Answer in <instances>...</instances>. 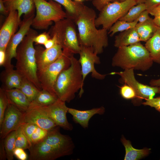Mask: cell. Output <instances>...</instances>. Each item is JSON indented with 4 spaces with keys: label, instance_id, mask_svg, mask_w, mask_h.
I'll list each match as a JSON object with an SVG mask.
<instances>
[{
    "label": "cell",
    "instance_id": "obj_48",
    "mask_svg": "<svg viewBox=\"0 0 160 160\" xmlns=\"http://www.w3.org/2000/svg\"><path fill=\"white\" fill-rule=\"evenodd\" d=\"M153 20L155 25L160 28V16L154 17Z\"/></svg>",
    "mask_w": 160,
    "mask_h": 160
},
{
    "label": "cell",
    "instance_id": "obj_34",
    "mask_svg": "<svg viewBox=\"0 0 160 160\" xmlns=\"http://www.w3.org/2000/svg\"><path fill=\"white\" fill-rule=\"evenodd\" d=\"M48 131L38 127L31 137L30 141L31 144L42 140L46 136Z\"/></svg>",
    "mask_w": 160,
    "mask_h": 160
},
{
    "label": "cell",
    "instance_id": "obj_45",
    "mask_svg": "<svg viewBox=\"0 0 160 160\" xmlns=\"http://www.w3.org/2000/svg\"><path fill=\"white\" fill-rule=\"evenodd\" d=\"M6 60V54L5 50H0V65L3 66Z\"/></svg>",
    "mask_w": 160,
    "mask_h": 160
},
{
    "label": "cell",
    "instance_id": "obj_25",
    "mask_svg": "<svg viewBox=\"0 0 160 160\" xmlns=\"http://www.w3.org/2000/svg\"><path fill=\"white\" fill-rule=\"evenodd\" d=\"M135 28L140 41L146 42L153 35L158 27L151 17L143 23H137Z\"/></svg>",
    "mask_w": 160,
    "mask_h": 160
},
{
    "label": "cell",
    "instance_id": "obj_32",
    "mask_svg": "<svg viewBox=\"0 0 160 160\" xmlns=\"http://www.w3.org/2000/svg\"><path fill=\"white\" fill-rule=\"evenodd\" d=\"M21 127L16 130L15 139V148H19L25 150L29 149L31 145Z\"/></svg>",
    "mask_w": 160,
    "mask_h": 160
},
{
    "label": "cell",
    "instance_id": "obj_36",
    "mask_svg": "<svg viewBox=\"0 0 160 160\" xmlns=\"http://www.w3.org/2000/svg\"><path fill=\"white\" fill-rule=\"evenodd\" d=\"M143 104L154 108L156 110L160 112V96L146 100Z\"/></svg>",
    "mask_w": 160,
    "mask_h": 160
},
{
    "label": "cell",
    "instance_id": "obj_13",
    "mask_svg": "<svg viewBox=\"0 0 160 160\" xmlns=\"http://www.w3.org/2000/svg\"><path fill=\"white\" fill-rule=\"evenodd\" d=\"M65 103L58 98L55 102L50 105L39 106L46 115L53 120L57 126L65 130L71 131L73 127L67 119L66 114L68 113L69 108L66 106Z\"/></svg>",
    "mask_w": 160,
    "mask_h": 160
},
{
    "label": "cell",
    "instance_id": "obj_16",
    "mask_svg": "<svg viewBox=\"0 0 160 160\" xmlns=\"http://www.w3.org/2000/svg\"><path fill=\"white\" fill-rule=\"evenodd\" d=\"M35 48L37 70L43 69L52 64L63 54L61 47L57 43L49 49H44L38 44Z\"/></svg>",
    "mask_w": 160,
    "mask_h": 160
},
{
    "label": "cell",
    "instance_id": "obj_22",
    "mask_svg": "<svg viewBox=\"0 0 160 160\" xmlns=\"http://www.w3.org/2000/svg\"><path fill=\"white\" fill-rule=\"evenodd\" d=\"M135 27L120 32L119 34L116 36L114 43V46L119 48L128 46L140 42Z\"/></svg>",
    "mask_w": 160,
    "mask_h": 160
},
{
    "label": "cell",
    "instance_id": "obj_40",
    "mask_svg": "<svg viewBox=\"0 0 160 160\" xmlns=\"http://www.w3.org/2000/svg\"><path fill=\"white\" fill-rule=\"evenodd\" d=\"M148 11L146 9L143 11L136 20L138 23H141L145 22L149 20L151 17L149 15Z\"/></svg>",
    "mask_w": 160,
    "mask_h": 160
},
{
    "label": "cell",
    "instance_id": "obj_24",
    "mask_svg": "<svg viewBox=\"0 0 160 160\" xmlns=\"http://www.w3.org/2000/svg\"><path fill=\"white\" fill-rule=\"evenodd\" d=\"M121 141L125 148V155L124 160H137L147 156L149 153L150 149L144 148L138 149L134 148L131 142L126 140L123 136L121 138Z\"/></svg>",
    "mask_w": 160,
    "mask_h": 160
},
{
    "label": "cell",
    "instance_id": "obj_6",
    "mask_svg": "<svg viewBox=\"0 0 160 160\" xmlns=\"http://www.w3.org/2000/svg\"><path fill=\"white\" fill-rule=\"evenodd\" d=\"M63 51L73 54H79L81 47L77 35L74 21L66 18L55 22L48 31Z\"/></svg>",
    "mask_w": 160,
    "mask_h": 160
},
{
    "label": "cell",
    "instance_id": "obj_3",
    "mask_svg": "<svg viewBox=\"0 0 160 160\" xmlns=\"http://www.w3.org/2000/svg\"><path fill=\"white\" fill-rule=\"evenodd\" d=\"M71 65L62 71L58 75L54 88L58 98L65 102H70L80 90L79 97L83 92L82 75L81 66L79 61L72 54L70 57Z\"/></svg>",
    "mask_w": 160,
    "mask_h": 160
},
{
    "label": "cell",
    "instance_id": "obj_51",
    "mask_svg": "<svg viewBox=\"0 0 160 160\" xmlns=\"http://www.w3.org/2000/svg\"><path fill=\"white\" fill-rule=\"evenodd\" d=\"M125 0H119L120 1H124Z\"/></svg>",
    "mask_w": 160,
    "mask_h": 160
},
{
    "label": "cell",
    "instance_id": "obj_19",
    "mask_svg": "<svg viewBox=\"0 0 160 160\" xmlns=\"http://www.w3.org/2000/svg\"><path fill=\"white\" fill-rule=\"evenodd\" d=\"M105 111L104 108L101 106L84 111L68 108V113L72 116L75 122L79 124L84 128H86L88 127L89 120L92 117L96 114H103Z\"/></svg>",
    "mask_w": 160,
    "mask_h": 160
},
{
    "label": "cell",
    "instance_id": "obj_17",
    "mask_svg": "<svg viewBox=\"0 0 160 160\" xmlns=\"http://www.w3.org/2000/svg\"><path fill=\"white\" fill-rule=\"evenodd\" d=\"M23 123L34 124L47 131L57 126L53 120L46 115L39 106L29 107L28 110L25 112Z\"/></svg>",
    "mask_w": 160,
    "mask_h": 160
},
{
    "label": "cell",
    "instance_id": "obj_49",
    "mask_svg": "<svg viewBox=\"0 0 160 160\" xmlns=\"http://www.w3.org/2000/svg\"><path fill=\"white\" fill-rule=\"evenodd\" d=\"M136 2L137 4L144 3L145 0H134Z\"/></svg>",
    "mask_w": 160,
    "mask_h": 160
},
{
    "label": "cell",
    "instance_id": "obj_27",
    "mask_svg": "<svg viewBox=\"0 0 160 160\" xmlns=\"http://www.w3.org/2000/svg\"><path fill=\"white\" fill-rule=\"evenodd\" d=\"M63 6L65 10L67 17L73 21L78 15L82 2L73 1L72 0H53Z\"/></svg>",
    "mask_w": 160,
    "mask_h": 160
},
{
    "label": "cell",
    "instance_id": "obj_12",
    "mask_svg": "<svg viewBox=\"0 0 160 160\" xmlns=\"http://www.w3.org/2000/svg\"><path fill=\"white\" fill-rule=\"evenodd\" d=\"M79 61L81 66L83 81L84 83L86 77L89 73L93 78L100 80L104 79L106 74L100 73L97 71L95 67V64L100 63V58L94 52L91 47L80 45Z\"/></svg>",
    "mask_w": 160,
    "mask_h": 160
},
{
    "label": "cell",
    "instance_id": "obj_31",
    "mask_svg": "<svg viewBox=\"0 0 160 160\" xmlns=\"http://www.w3.org/2000/svg\"><path fill=\"white\" fill-rule=\"evenodd\" d=\"M137 22L135 20L132 22H128L119 20L115 23L109 29L108 33L112 36L118 32H121L135 27Z\"/></svg>",
    "mask_w": 160,
    "mask_h": 160
},
{
    "label": "cell",
    "instance_id": "obj_35",
    "mask_svg": "<svg viewBox=\"0 0 160 160\" xmlns=\"http://www.w3.org/2000/svg\"><path fill=\"white\" fill-rule=\"evenodd\" d=\"M120 93L121 96L126 99H133L136 97V94L134 90L126 84L121 87Z\"/></svg>",
    "mask_w": 160,
    "mask_h": 160
},
{
    "label": "cell",
    "instance_id": "obj_4",
    "mask_svg": "<svg viewBox=\"0 0 160 160\" xmlns=\"http://www.w3.org/2000/svg\"><path fill=\"white\" fill-rule=\"evenodd\" d=\"M38 35L36 30L30 28L17 48L15 67L16 70L23 77L41 90L42 89L37 74L35 49L33 44V39Z\"/></svg>",
    "mask_w": 160,
    "mask_h": 160
},
{
    "label": "cell",
    "instance_id": "obj_33",
    "mask_svg": "<svg viewBox=\"0 0 160 160\" xmlns=\"http://www.w3.org/2000/svg\"><path fill=\"white\" fill-rule=\"evenodd\" d=\"M9 104L8 99L4 90L0 88V126L4 118L6 111Z\"/></svg>",
    "mask_w": 160,
    "mask_h": 160
},
{
    "label": "cell",
    "instance_id": "obj_14",
    "mask_svg": "<svg viewBox=\"0 0 160 160\" xmlns=\"http://www.w3.org/2000/svg\"><path fill=\"white\" fill-rule=\"evenodd\" d=\"M25 112L9 104L0 126L1 139H4L10 132L17 130L21 125L23 122Z\"/></svg>",
    "mask_w": 160,
    "mask_h": 160
},
{
    "label": "cell",
    "instance_id": "obj_41",
    "mask_svg": "<svg viewBox=\"0 0 160 160\" xmlns=\"http://www.w3.org/2000/svg\"><path fill=\"white\" fill-rule=\"evenodd\" d=\"M148 11L160 4V0H145L144 2Z\"/></svg>",
    "mask_w": 160,
    "mask_h": 160
},
{
    "label": "cell",
    "instance_id": "obj_46",
    "mask_svg": "<svg viewBox=\"0 0 160 160\" xmlns=\"http://www.w3.org/2000/svg\"><path fill=\"white\" fill-rule=\"evenodd\" d=\"M150 86L156 87L160 89V78L157 79H152L149 82Z\"/></svg>",
    "mask_w": 160,
    "mask_h": 160
},
{
    "label": "cell",
    "instance_id": "obj_21",
    "mask_svg": "<svg viewBox=\"0 0 160 160\" xmlns=\"http://www.w3.org/2000/svg\"><path fill=\"white\" fill-rule=\"evenodd\" d=\"M4 90L9 103L23 111L26 112L28 110L31 102L20 90L17 88H13Z\"/></svg>",
    "mask_w": 160,
    "mask_h": 160
},
{
    "label": "cell",
    "instance_id": "obj_20",
    "mask_svg": "<svg viewBox=\"0 0 160 160\" xmlns=\"http://www.w3.org/2000/svg\"><path fill=\"white\" fill-rule=\"evenodd\" d=\"M0 77L2 83L1 88L6 90L19 89L23 77L16 70L12 68L5 69L1 73Z\"/></svg>",
    "mask_w": 160,
    "mask_h": 160
},
{
    "label": "cell",
    "instance_id": "obj_26",
    "mask_svg": "<svg viewBox=\"0 0 160 160\" xmlns=\"http://www.w3.org/2000/svg\"><path fill=\"white\" fill-rule=\"evenodd\" d=\"M57 99V96L42 89L39 91L35 99L31 103L30 107L48 106L54 103Z\"/></svg>",
    "mask_w": 160,
    "mask_h": 160
},
{
    "label": "cell",
    "instance_id": "obj_15",
    "mask_svg": "<svg viewBox=\"0 0 160 160\" xmlns=\"http://www.w3.org/2000/svg\"><path fill=\"white\" fill-rule=\"evenodd\" d=\"M21 22L17 11L9 12L0 30V50H6L9 41L17 32Z\"/></svg>",
    "mask_w": 160,
    "mask_h": 160
},
{
    "label": "cell",
    "instance_id": "obj_8",
    "mask_svg": "<svg viewBox=\"0 0 160 160\" xmlns=\"http://www.w3.org/2000/svg\"><path fill=\"white\" fill-rule=\"evenodd\" d=\"M72 54L63 51V54L55 62L44 69L37 71L38 79L42 89L57 96L54 90L55 84L60 73L71 65Z\"/></svg>",
    "mask_w": 160,
    "mask_h": 160
},
{
    "label": "cell",
    "instance_id": "obj_7",
    "mask_svg": "<svg viewBox=\"0 0 160 160\" xmlns=\"http://www.w3.org/2000/svg\"><path fill=\"white\" fill-rule=\"evenodd\" d=\"M36 14L31 26L38 30L47 29L54 22L67 17L61 5L53 0H33Z\"/></svg>",
    "mask_w": 160,
    "mask_h": 160
},
{
    "label": "cell",
    "instance_id": "obj_10",
    "mask_svg": "<svg viewBox=\"0 0 160 160\" xmlns=\"http://www.w3.org/2000/svg\"><path fill=\"white\" fill-rule=\"evenodd\" d=\"M133 69L124 70L123 71L113 72L111 75H118L121 77V82L125 83L131 87L135 91L136 97L139 99H151L156 94H160V89L157 87L143 84L136 79Z\"/></svg>",
    "mask_w": 160,
    "mask_h": 160
},
{
    "label": "cell",
    "instance_id": "obj_29",
    "mask_svg": "<svg viewBox=\"0 0 160 160\" xmlns=\"http://www.w3.org/2000/svg\"><path fill=\"white\" fill-rule=\"evenodd\" d=\"M147 9L144 3H140L131 7L127 13L119 20L128 22H132L135 20L140 14Z\"/></svg>",
    "mask_w": 160,
    "mask_h": 160
},
{
    "label": "cell",
    "instance_id": "obj_11",
    "mask_svg": "<svg viewBox=\"0 0 160 160\" xmlns=\"http://www.w3.org/2000/svg\"><path fill=\"white\" fill-rule=\"evenodd\" d=\"M35 16L34 13L29 16H24L18 30L9 41L5 50L6 60L3 65L5 69L13 68V65L11 64L12 60L16 57L17 48L30 29Z\"/></svg>",
    "mask_w": 160,
    "mask_h": 160
},
{
    "label": "cell",
    "instance_id": "obj_52",
    "mask_svg": "<svg viewBox=\"0 0 160 160\" xmlns=\"http://www.w3.org/2000/svg\"><path fill=\"white\" fill-rule=\"evenodd\" d=\"M90 0H87V1H90Z\"/></svg>",
    "mask_w": 160,
    "mask_h": 160
},
{
    "label": "cell",
    "instance_id": "obj_1",
    "mask_svg": "<svg viewBox=\"0 0 160 160\" xmlns=\"http://www.w3.org/2000/svg\"><path fill=\"white\" fill-rule=\"evenodd\" d=\"M57 126L49 130L46 136L28 149L29 160H54L72 154L75 145L69 135H63Z\"/></svg>",
    "mask_w": 160,
    "mask_h": 160
},
{
    "label": "cell",
    "instance_id": "obj_42",
    "mask_svg": "<svg viewBox=\"0 0 160 160\" xmlns=\"http://www.w3.org/2000/svg\"><path fill=\"white\" fill-rule=\"evenodd\" d=\"M7 159L6 153L4 144V139L0 140V160H5Z\"/></svg>",
    "mask_w": 160,
    "mask_h": 160
},
{
    "label": "cell",
    "instance_id": "obj_50",
    "mask_svg": "<svg viewBox=\"0 0 160 160\" xmlns=\"http://www.w3.org/2000/svg\"><path fill=\"white\" fill-rule=\"evenodd\" d=\"M74 1H78V2H82V1L84 0H74ZM87 1V0H85Z\"/></svg>",
    "mask_w": 160,
    "mask_h": 160
},
{
    "label": "cell",
    "instance_id": "obj_28",
    "mask_svg": "<svg viewBox=\"0 0 160 160\" xmlns=\"http://www.w3.org/2000/svg\"><path fill=\"white\" fill-rule=\"evenodd\" d=\"M18 89L24 94L31 103L35 99L40 91L33 83L24 77Z\"/></svg>",
    "mask_w": 160,
    "mask_h": 160
},
{
    "label": "cell",
    "instance_id": "obj_18",
    "mask_svg": "<svg viewBox=\"0 0 160 160\" xmlns=\"http://www.w3.org/2000/svg\"><path fill=\"white\" fill-rule=\"evenodd\" d=\"M4 5L8 13L12 11L18 12L19 17L21 15L29 16L34 13L35 8L33 0H3Z\"/></svg>",
    "mask_w": 160,
    "mask_h": 160
},
{
    "label": "cell",
    "instance_id": "obj_9",
    "mask_svg": "<svg viewBox=\"0 0 160 160\" xmlns=\"http://www.w3.org/2000/svg\"><path fill=\"white\" fill-rule=\"evenodd\" d=\"M137 4L134 0L116 1L109 3L100 11L95 20L97 27L100 25L108 30L117 21L124 16L130 8Z\"/></svg>",
    "mask_w": 160,
    "mask_h": 160
},
{
    "label": "cell",
    "instance_id": "obj_30",
    "mask_svg": "<svg viewBox=\"0 0 160 160\" xmlns=\"http://www.w3.org/2000/svg\"><path fill=\"white\" fill-rule=\"evenodd\" d=\"M16 130L13 131L4 139V144L7 159L13 160L14 159V150L15 148V139Z\"/></svg>",
    "mask_w": 160,
    "mask_h": 160
},
{
    "label": "cell",
    "instance_id": "obj_43",
    "mask_svg": "<svg viewBox=\"0 0 160 160\" xmlns=\"http://www.w3.org/2000/svg\"><path fill=\"white\" fill-rule=\"evenodd\" d=\"M149 13L154 17L160 16V4L148 10Z\"/></svg>",
    "mask_w": 160,
    "mask_h": 160
},
{
    "label": "cell",
    "instance_id": "obj_5",
    "mask_svg": "<svg viewBox=\"0 0 160 160\" xmlns=\"http://www.w3.org/2000/svg\"><path fill=\"white\" fill-rule=\"evenodd\" d=\"M153 63L149 52L140 42L118 48L112 58V65L124 70L133 69L145 71L151 67Z\"/></svg>",
    "mask_w": 160,
    "mask_h": 160
},
{
    "label": "cell",
    "instance_id": "obj_2",
    "mask_svg": "<svg viewBox=\"0 0 160 160\" xmlns=\"http://www.w3.org/2000/svg\"><path fill=\"white\" fill-rule=\"evenodd\" d=\"M96 18L95 10L82 3L74 21L78 27L80 45L92 47L95 53L98 55L108 45V33L106 29L97 28Z\"/></svg>",
    "mask_w": 160,
    "mask_h": 160
},
{
    "label": "cell",
    "instance_id": "obj_47",
    "mask_svg": "<svg viewBox=\"0 0 160 160\" xmlns=\"http://www.w3.org/2000/svg\"><path fill=\"white\" fill-rule=\"evenodd\" d=\"M0 12L1 13L4 14H8L6 7L4 5L3 0H0Z\"/></svg>",
    "mask_w": 160,
    "mask_h": 160
},
{
    "label": "cell",
    "instance_id": "obj_38",
    "mask_svg": "<svg viewBox=\"0 0 160 160\" xmlns=\"http://www.w3.org/2000/svg\"><path fill=\"white\" fill-rule=\"evenodd\" d=\"M116 1H119V0H93L92 3L96 8L100 11L108 4Z\"/></svg>",
    "mask_w": 160,
    "mask_h": 160
},
{
    "label": "cell",
    "instance_id": "obj_39",
    "mask_svg": "<svg viewBox=\"0 0 160 160\" xmlns=\"http://www.w3.org/2000/svg\"><path fill=\"white\" fill-rule=\"evenodd\" d=\"M24 150L21 148H15L13 151L14 156L20 160H27L28 156Z\"/></svg>",
    "mask_w": 160,
    "mask_h": 160
},
{
    "label": "cell",
    "instance_id": "obj_23",
    "mask_svg": "<svg viewBox=\"0 0 160 160\" xmlns=\"http://www.w3.org/2000/svg\"><path fill=\"white\" fill-rule=\"evenodd\" d=\"M145 47L149 52L153 62L160 64V28L146 42Z\"/></svg>",
    "mask_w": 160,
    "mask_h": 160
},
{
    "label": "cell",
    "instance_id": "obj_44",
    "mask_svg": "<svg viewBox=\"0 0 160 160\" xmlns=\"http://www.w3.org/2000/svg\"><path fill=\"white\" fill-rule=\"evenodd\" d=\"M56 44L55 39L53 37H51L47 40L44 45L45 49H49L53 47Z\"/></svg>",
    "mask_w": 160,
    "mask_h": 160
},
{
    "label": "cell",
    "instance_id": "obj_37",
    "mask_svg": "<svg viewBox=\"0 0 160 160\" xmlns=\"http://www.w3.org/2000/svg\"><path fill=\"white\" fill-rule=\"evenodd\" d=\"M51 38L48 32H45L35 36L33 39V41L37 44L44 45L47 40Z\"/></svg>",
    "mask_w": 160,
    "mask_h": 160
}]
</instances>
